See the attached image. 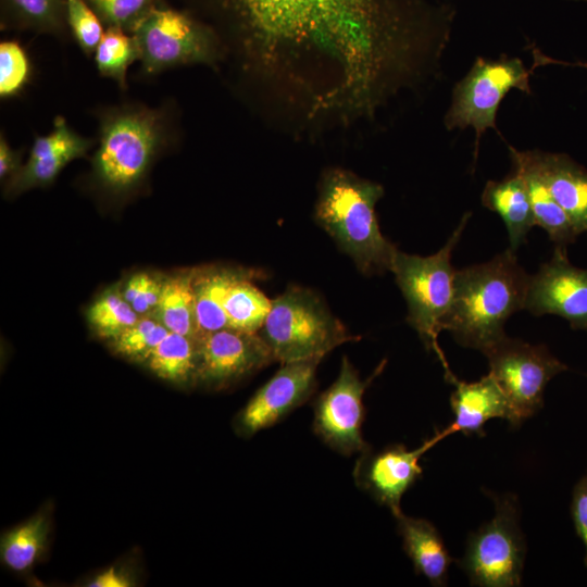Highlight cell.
<instances>
[{
	"instance_id": "obj_1",
	"label": "cell",
	"mask_w": 587,
	"mask_h": 587,
	"mask_svg": "<svg viewBox=\"0 0 587 587\" xmlns=\"http://www.w3.org/2000/svg\"><path fill=\"white\" fill-rule=\"evenodd\" d=\"M239 73L325 71L332 105L375 104L410 75L422 51L415 22L395 0H187ZM311 80V78H310Z\"/></svg>"
},
{
	"instance_id": "obj_2",
	"label": "cell",
	"mask_w": 587,
	"mask_h": 587,
	"mask_svg": "<svg viewBox=\"0 0 587 587\" xmlns=\"http://www.w3.org/2000/svg\"><path fill=\"white\" fill-rule=\"evenodd\" d=\"M529 278L510 249L487 262L457 270L442 330L462 347L485 352L507 336L508 319L525 309Z\"/></svg>"
},
{
	"instance_id": "obj_3",
	"label": "cell",
	"mask_w": 587,
	"mask_h": 587,
	"mask_svg": "<svg viewBox=\"0 0 587 587\" xmlns=\"http://www.w3.org/2000/svg\"><path fill=\"white\" fill-rule=\"evenodd\" d=\"M98 148L92 173L108 192L126 195L145 178L174 134L170 107L127 102L97 110Z\"/></svg>"
},
{
	"instance_id": "obj_4",
	"label": "cell",
	"mask_w": 587,
	"mask_h": 587,
	"mask_svg": "<svg viewBox=\"0 0 587 587\" xmlns=\"http://www.w3.org/2000/svg\"><path fill=\"white\" fill-rule=\"evenodd\" d=\"M383 187L334 168L322 178L315 207L317 223L366 275L391 271L398 249L379 229L375 205Z\"/></svg>"
},
{
	"instance_id": "obj_5",
	"label": "cell",
	"mask_w": 587,
	"mask_h": 587,
	"mask_svg": "<svg viewBox=\"0 0 587 587\" xmlns=\"http://www.w3.org/2000/svg\"><path fill=\"white\" fill-rule=\"evenodd\" d=\"M471 213H465L446 245L427 257L409 254L398 250L391 271L408 305L407 322L416 330L427 350H433L448 367L438 344L444 320L451 305L457 270L451 255L459 242Z\"/></svg>"
},
{
	"instance_id": "obj_6",
	"label": "cell",
	"mask_w": 587,
	"mask_h": 587,
	"mask_svg": "<svg viewBox=\"0 0 587 587\" xmlns=\"http://www.w3.org/2000/svg\"><path fill=\"white\" fill-rule=\"evenodd\" d=\"M260 335L282 364L323 358L337 346L355 340L315 292L298 286H289L272 300Z\"/></svg>"
},
{
	"instance_id": "obj_7",
	"label": "cell",
	"mask_w": 587,
	"mask_h": 587,
	"mask_svg": "<svg viewBox=\"0 0 587 587\" xmlns=\"http://www.w3.org/2000/svg\"><path fill=\"white\" fill-rule=\"evenodd\" d=\"M146 74L189 64L216 65L223 48L214 30L205 23L165 2L154 7L132 33Z\"/></svg>"
},
{
	"instance_id": "obj_8",
	"label": "cell",
	"mask_w": 587,
	"mask_h": 587,
	"mask_svg": "<svg viewBox=\"0 0 587 587\" xmlns=\"http://www.w3.org/2000/svg\"><path fill=\"white\" fill-rule=\"evenodd\" d=\"M494 500L495 516L470 535L459 566L472 585L520 586L526 547L519 524L517 501L510 495Z\"/></svg>"
},
{
	"instance_id": "obj_9",
	"label": "cell",
	"mask_w": 587,
	"mask_h": 587,
	"mask_svg": "<svg viewBox=\"0 0 587 587\" xmlns=\"http://www.w3.org/2000/svg\"><path fill=\"white\" fill-rule=\"evenodd\" d=\"M529 76L530 72L519 58H477L470 72L455 85L445 125L448 129L474 128V160L483 133L488 128L497 129V111L505 95L513 88L530 93Z\"/></svg>"
},
{
	"instance_id": "obj_10",
	"label": "cell",
	"mask_w": 587,
	"mask_h": 587,
	"mask_svg": "<svg viewBox=\"0 0 587 587\" xmlns=\"http://www.w3.org/2000/svg\"><path fill=\"white\" fill-rule=\"evenodd\" d=\"M489 373L507 396L517 425L542 407L544 391L552 377L566 371L546 346L504 336L485 352Z\"/></svg>"
},
{
	"instance_id": "obj_11",
	"label": "cell",
	"mask_w": 587,
	"mask_h": 587,
	"mask_svg": "<svg viewBox=\"0 0 587 587\" xmlns=\"http://www.w3.org/2000/svg\"><path fill=\"white\" fill-rule=\"evenodd\" d=\"M384 365L385 361L371 377L362 380L345 355L336 380L315 399L313 430L333 450L350 455L371 448L362 434L363 395Z\"/></svg>"
},
{
	"instance_id": "obj_12",
	"label": "cell",
	"mask_w": 587,
	"mask_h": 587,
	"mask_svg": "<svg viewBox=\"0 0 587 587\" xmlns=\"http://www.w3.org/2000/svg\"><path fill=\"white\" fill-rule=\"evenodd\" d=\"M322 359L316 357L283 363L236 416L237 433L251 437L303 404L315 391L316 369Z\"/></svg>"
},
{
	"instance_id": "obj_13",
	"label": "cell",
	"mask_w": 587,
	"mask_h": 587,
	"mask_svg": "<svg viewBox=\"0 0 587 587\" xmlns=\"http://www.w3.org/2000/svg\"><path fill=\"white\" fill-rule=\"evenodd\" d=\"M447 436L446 428L436 432L413 450L403 445H391L379 451L370 448L360 454L354 465L357 486L386 505L394 516L399 514L402 496L422 476L421 457Z\"/></svg>"
},
{
	"instance_id": "obj_14",
	"label": "cell",
	"mask_w": 587,
	"mask_h": 587,
	"mask_svg": "<svg viewBox=\"0 0 587 587\" xmlns=\"http://www.w3.org/2000/svg\"><path fill=\"white\" fill-rule=\"evenodd\" d=\"M524 310L537 316L555 314L573 329L587 330V268L570 263L566 247L557 246L552 258L530 276Z\"/></svg>"
},
{
	"instance_id": "obj_15",
	"label": "cell",
	"mask_w": 587,
	"mask_h": 587,
	"mask_svg": "<svg viewBox=\"0 0 587 587\" xmlns=\"http://www.w3.org/2000/svg\"><path fill=\"white\" fill-rule=\"evenodd\" d=\"M274 361L260 334L223 328L199 340L196 382L211 388H223Z\"/></svg>"
},
{
	"instance_id": "obj_16",
	"label": "cell",
	"mask_w": 587,
	"mask_h": 587,
	"mask_svg": "<svg viewBox=\"0 0 587 587\" xmlns=\"http://www.w3.org/2000/svg\"><path fill=\"white\" fill-rule=\"evenodd\" d=\"M95 140L75 132L63 116H55L52 130L35 137L29 158L7 184L10 195L51 184L71 161L85 157Z\"/></svg>"
},
{
	"instance_id": "obj_17",
	"label": "cell",
	"mask_w": 587,
	"mask_h": 587,
	"mask_svg": "<svg viewBox=\"0 0 587 587\" xmlns=\"http://www.w3.org/2000/svg\"><path fill=\"white\" fill-rule=\"evenodd\" d=\"M446 378L454 386L450 396L454 421L446 427L449 435L461 432L483 436L485 423L496 417L519 426L507 396L490 373L473 383L459 380L451 372Z\"/></svg>"
},
{
	"instance_id": "obj_18",
	"label": "cell",
	"mask_w": 587,
	"mask_h": 587,
	"mask_svg": "<svg viewBox=\"0 0 587 587\" xmlns=\"http://www.w3.org/2000/svg\"><path fill=\"white\" fill-rule=\"evenodd\" d=\"M577 234L587 232V170L564 153L522 151Z\"/></svg>"
},
{
	"instance_id": "obj_19",
	"label": "cell",
	"mask_w": 587,
	"mask_h": 587,
	"mask_svg": "<svg viewBox=\"0 0 587 587\" xmlns=\"http://www.w3.org/2000/svg\"><path fill=\"white\" fill-rule=\"evenodd\" d=\"M395 519L415 573L424 575L434 586L445 585L453 559L437 528L427 520L407 516L402 511Z\"/></svg>"
},
{
	"instance_id": "obj_20",
	"label": "cell",
	"mask_w": 587,
	"mask_h": 587,
	"mask_svg": "<svg viewBox=\"0 0 587 587\" xmlns=\"http://www.w3.org/2000/svg\"><path fill=\"white\" fill-rule=\"evenodd\" d=\"M261 276L259 271L246 268H197L193 287L198 341L212 332L228 327L224 304L229 288L239 279Z\"/></svg>"
},
{
	"instance_id": "obj_21",
	"label": "cell",
	"mask_w": 587,
	"mask_h": 587,
	"mask_svg": "<svg viewBox=\"0 0 587 587\" xmlns=\"http://www.w3.org/2000/svg\"><path fill=\"white\" fill-rule=\"evenodd\" d=\"M482 203L502 218L509 235V249L515 252L526 242L527 234L536 225L522 176L513 172L502 180H488L482 193Z\"/></svg>"
},
{
	"instance_id": "obj_22",
	"label": "cell",
	"mask_w": 587,
	"mask_h": 587,
	"mask_svg": "<svg viewBox=\"0 0 587 587\" xmlns=\"http://www.w3.org/2000/svg\"><path fill=\"white\" fill-rule=\"evenodd\" d=\"M509 150L514 172L519 173L525 183L536 225L544 228L557 246L566 247L574 242L578 236L577 232L539 174L522 151L511 146Z\"/></svg>"
},
{
	"instance_id": "obj_23",
	"label": "cell",
	"mask_w": 587,
	"mask_h": 587,
	"mask_svg": "<svg viewBox=\"0 0 587 587\" xmlns=\"http://www.w3.org/2000/svg\"><path fill=\"white\" fill-rule=\"evenodd\" d=\"M197 270L164 278L154 315L170 330L198 340L193 282Z\"/></svg>"
},
{
	"instance_id": "obj_24",
	"label": "cell",
	"mask_w": 587,
	"mask_h": 587,
	"mask_svg": "<svg viewBox=\"0 0 587 587\" xmlns=\"http://www.w3.org/2000/svg\"><path fill=\"white\" fill-rule=\"evenodd\" d=\"M199 341L170 332L145 361L149 370L167 382L186 385L196 382Z\"/></svg>"
},
{
	"instance_id": "obj_25",
	"label": "cell",
	"mask_w": 587,
	"mask_h": 587,
	"mask_svg": "<svg viewBox=\"0 0 587 587\" xmlns=\"http://www.w3.org/2000/svg\"><path fill=\"white\" fill-rule=\"evenodd\" d=\"M2 28L63 36L68 29L66 0H2Z\"/></svg>"
},
{
	"instance_id": "obj_26",
	"label": "cell",
	"mask_w": 587,
	"mask_h": 587,
	"mask_svg": "<svg viewBox=\"0 0 587 587\" xmlns=\"http://www.w3.org/2000/svg\"><path fill=\"white\" fill-rule=\"evenodd\" d=\"M50 521L47 513H37L4 533L0 554L3 564L14 572L29 570L46 549Z\"/></svg>"
},
{
	"instance_id": "obj_27",
	"label": "cell",
	"mask_w": 587,
	"mask_h": 587,
	"mask_svg": "<svg viewBox=\"0 0 587 587\" xmlns=\"http://www.w3.org/2000/svg\"><path fill=\"white\" fill-rule=\"evenodd\" d=\"M251 279H239L229 288L224 308L229 328L258 333L271 310L272 300Z\"/></svg>"
},
{
	"instance_id": "obj_28",
	"label": "cell",
	"mask_w": 587,
	"mask_h": 587,
	"mask_svg": "<svg viewBox=\"0 0 587 587\" xmlns=\"http://www.w3.org/2000/svg\"><path fill=\"white\" fill-rule=\"evenodd\" d=\"M101 76L113 79L122 89L127 88V70L139 60V50L132 34L121 28H105L93 54Z\"/></svg>"
},
{
	"instance_id": "obj_29",
	"label": "cell",
	"mask_w": 587,
	"mask_h": 587,
	"mask_svg": "<svg viewBox=\"0 0 587 587\" xmlns=\"http://www.w3.org/2000/svg\"><path fill=\"white\" fill-rule=\"evenodd\" d=\"M87 319L96 334L109 340L134 325L140 315L120 290H108L88 309Z\"/></svg>"
},
{
	"instance_id": "obj_30",
	"label": "cell",
	"mask_w": 587,
	"mask_h": 587,
	"mask_svg": "<svg viewBox=\"0 0 587 587\" xmlns=\"http://www.w3.org/2000/svg\"><path fill=\"white\" fill-rule=\"evenodd\" d=\"M168 333L170 330L154 314L143 315L134 325L112 339L111 347L123 357L145 362Z\"/></svg>"
},
{
	"instance_id": "obj_31",
	"label": "cell",
	"mask_w": 587,
	"mask_h": 587,
	"mask_svg": "<svg viewBox=\"0 0 587 587\" xmlns=\"http://www.w3.org/2000/svg\"><path fill=\"white\" fill-rule=\"evenodd\" d=\"M105 28L132 34L138 23L164 0H85Z\"/></svg>"
},
{
	"instance_id": "obj_32",
	"label": "cell",
	"mask_w": 587,
	"mask_h": 587,
	"mask_svg": "<svg viewBox=\"0 0 587 587\" xmlns=\"http://www.w3.org/2000/svg\"><path fill=\"white\" fill-rule=\"evenodd\" d=\"M32 76V64L25 49L15 40L0 43V97L20 95Z\"/></svg>"
},
{
	"instance_id": "obj_33",
	"label": "cell",
	"mask_w": 587,
	"mask_h": 587,
	"mask_svg": "<svg viewBox=\"0 0 587 587\" xmlns=\"http://www.w3.org/2000/svg\"><path fill=\"white\" fill-rule=\"evenodd\" d=\"M66 20L74 39L87 57H93L104 34L103 24L85 0H66Z\"/></svg>"
},
{
	"instance_id": "obj_34",
	"label": "cell",
	"mask_w": 587,
	"mask_h": 587,
	"mask_svg": "<svg viewBox=\"0 0 587 587\" xmlns=\"http://www.w3.org/2000/svg\"><path fill=\"white\" fill-rule=\"evenodd\" d=\"M164 278L147 272L132 275L122 294L133 309L140 315L153 314L158 308Z\"/></svg>"
},
{
	"instance_id": "obj_35",
	"label": "cell",
	"mask_w": 587,
	"mask_h": 587,
	"mask_svg": "<svg viewBox=\"0 0 587 587\" xmlns=\"http://www.w3.org/2000/svg\"><path fill=\"white\" fill-rule=\"evenodd\" d=\"M571 514L576 534L586 550L585 565L587 566V474L577 482L573 489Z\"/></svg>"
},
{
	"instance_id": "obj_36",
	"label": "cell",
	"mask_w": 587,
	"mask_h": 587,
	"mask_svg": "<svg viewBox=\"0 0 587 587\" xmlns=\"http://www.w3.org/2000/svg\"><path fill=\"white\" fill-rule=\"evenodd\" d=\"M21 152L9 145L5 136L0 135V178L8 182L14 177L22 167Z\"/></svg>"
},
{
	"instance_id": "obj_37",
	"label": "cell",
	"mask_w": 587,
	"mask_h": 587,
	"mask_svg": "<svg viewBox=\"0 0 587 587\" xmlns=\"http://www.w3.org/2000/svg\"><path fill=\"white\" fill-rule=\"evenodd\" d=\"M134 585L132 575L123 567L111 566L89 580L91 587H129Z\"/></svg>"
},
{
	"instance_id": "obj_38",
	"label": "cell",
	"mask_w": 587,
	"mask_h": 587,
	"mask_svg": "<svg viewBox=\"0 0 587 587\" xmlns=\"http://www.w3.org/2000/svg\"><path fill=\"white\" fill-rule=\"evenodd\" d=\"M585 1H587V0H585Z\"/></svg>"
}]
</instances>
